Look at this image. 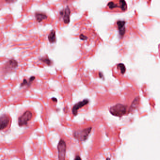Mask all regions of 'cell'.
Masks as SVG:
<instances>
[{"label":"cell","instance_id":"obj_11","mask_svg":"<svg viewBox=\"0 0 160 160\" xmlns=\"http://www.w3.org/2000/svg\"><path fill=\"white\" fill-rule=\"evenodd\" d=\"M35 17L37 20L40 23L43 20L46 19L47 16L46 15L42 13H36L35 14Z\"/></svg>","mask_w":160,"mask_h":160},{"label":"cell","instance_id":"obj_2","mask_svg":"<svg viewBox=\"0 0 160 160\" xmlns=\"http://www.w3.org/2000/svg\"><path fill=\"white\" fill-rule=\"evenodd\" d=\"M92 127H89L82 130L76 131L73 132V136L75 139L80 141H85L89 136L92 131Z\"/></svg>","mask_w":160,"mask_h":160},{"label":"cell","instance_id":"obj_10","mask_svg":"<svg viewBox=\"0 0 160 160\" xmlns=\"http://www.w3.org/2000/svg\"><path fill=\"white\" fill-rule=\"evenodd\" d=\"M125 22L124 21H118L117 23L118 28L120 31V33L121 35H123L125 32Z\"/></svg>","mask_w":160,"mask_h":160},{"label":"cell","instance_id":"obj_9","mask_svg":"<svg viewBox=\"0 0 160 160\" xmlns=\"http://www.w3.org/2000/svg\"><path fill=\"white\" fill-rule=\"evenodd\" d=\"M139 96L137 97L136 98H135V99L133 100V101H132L131 106L130 107V110H129V112L133 111L135 110V109H137V108L138 107V106L139 105Z\"/></svg>","mask_w":160,"mask_h":160},{"label":"cell","instance_id":"obj_8","mask_svg":"<svg viewBox=\"0 0 160 160\" xmlns=\"http://www.w3.org/2000/svg\"><path fill=\"white\" fill-rule=\"evenodd\" d=\"M35 77L34 76L31 77L30 78H29L28 80H27L25 78H24L23 82H22L20 85V87H24L25 86L27 87H29L30 85H31L33 81V80L35 79Z\"/></svg>","mask_w":160,"mask_h":160},{"label":"cell","instance_id":"obj_19","mask_svg":"<svg viewBox=\"0 0 160 160\" xmlns=\"http://www.w3.org/2000/svg\"><path fill=\"white\" fill-rule=\"evenodd\" d=\"M4 130V128L3 127V126H2V125H1V124L0 123V130Z\"/></svg>","mask_w":160,"mask_h":160},{"label":"cell","instance_id":"obj_7","mask_svg":"<svg viewBox=\"0 0 160 160\" xmlns=\"http://www.w3.org/2000/svg\"><path fill=\"white\" fill-rule=\"evenodd\" d=\"M71 11L69 8L67 7L64 10L63 13V19L65 24H68L70 22V15Z\"/></svg>","mask_w":160,"mask_h":160},{"label":"cell","instance_id":"obj_12","mask_svg":"<svg viewBox=\"0 0 160 160\" xmlns=\"http://www.w3.org/2000/svg\"><path fill=\"white\" fill-rule=\"evenodd\" d=\"M48 39L49 42L51 43L55 42L56 41V32L55 30H52L50 32L48 36Z\"/></svg>","mask_w":160,"mask_h":160},{"label":"cell","instance_id":"obj_3","mask_svg":"<svg viewBox=\"0 0 160 160\" xmlns=\"http://www.w3.org/2000/svg\"><path fill=\"white\" fill-rule=\"evenodd\" d=\"M32 118V114L31 111L27 110L20 116L18 119V124L20 126H27L29 121Z\"/></svg>","mask_w":160,"mask_h":160},{"label":"cell","instance_id":"obj_6","mask_svg":"<svg viewBox=\"0 0 160 160\" xmlns=\"http://www.w3.org/2000/svg\"><path fill=\"white\" fill-rule=\"evenodd\" d=\"M18 66V63L17 61L15 60L14 59H11L6 64H5L4 66V69L5 71H11L13 70H14L16 69Z\"/></svg>","mask_w":160,"mask_h":160},{"label":"cell","instance_id":"obj_5","mask_svg":"<svg viewBox=\"0 0 160 160\" xmlns=\"http://www.w3.org/2000/svg\"><path fill=\"white\" fill-rule=\"evenodd\" d=\"M89 100L88 99H84L82 101H79L78 103H76L72 109V114L74 116H76L78 114V111L80 109H81L85 105H86L89 103Z\"/></svg>","mask_w":160,"mask_h":160},{"label":"cell","instance_id":"obj_4","mask_svg":"<svg viewBox=\"0 0 160 160\" xmlns=\"http://www.w3.org/2000/svg\"><path fill=\"white\" fill-rule=\"evenodd\" d=\"M58 152V159L59 160H65L66 151V145L63 139H61L57 146Z\"/></svg>","mask_w":160,"mask_h":160},{"label":"cell","instance_id":"obj_16","mask_svg":"<svg viewBox=\"0 0 160 160\" xmlns=\"http://www.w3.org/2000/svg\"><path fill=\"white\" fill-rule=\"evenodd\" d=\"M87 38L85 37V36H84L83 34H81V36H80V39H83V40H85V39H86Z\"/></svg>","mask_w":160,"mask_h":160},{"label":"cell","instance_id":"obj_15","mask_svg":"<svg viewBox=\"0 0 160 160\" xmlns=\"http://www.w3.org/2000/svg\"><path fill=\"white\" fill-rule=\"evenodd\" d=\"M41 61L44 63L47 64V65H50L52 64V62L47 57H44L41 58Z\"/></svg>","mask_w":160,"mask_h":160},{"label":"cell","instance_id":"obj_17","mask_svg":"<svg viewBox=\"0 0 160 160\" xmlns=\"http://www.w3.org/2000/svg\"><path fill=\"white\" fill-rule=\"evenodd\" d=\"M8 3H13L15 1H16L17 0H5Z\"/></svg>","mask_w":160,"mask_h":160},{"label":"cell","instance_id":"obj_1","mask_svg":"<svg viewBox=\"0 0 160 160\" xmlns=\"http://www.w3.org/2000/svg\"><path fill=\"white\" fill-rule=\"evenodd\" d=\"M127 106L122 104H117L109 109L110 113L116 117H121L127 112Z\"/></svg>","mask_w":160,"mask_h":160},{"label":"cell","instance_id":"obj_18","mask_svg":"<svg viewBox=\"0 0 160 160\" xmlns=\"http://www.w3.org/2000/svg\"><path fill=\"white\" fill-rule=\"evenodd\" d=\"M77 159H78V160H81V158L79 156H77L75 158V160H77Z\"/></svg>","mask_w":160,"mask_h":160},{"label":"cell","instance_id":"obj_13","mask_svg":"<svg viewBox=\"0 0 160 160\" xmlns=\"http://www.w3.org/2000/svg\"><path fill=\"white\" fill-rule=\"evenodd\" d=\"M119 2L120 5V10H121V11H125L127 8V5L126 2L124 0H120Z\"/></svg>","mask_w":160,"mask_h":160},{"label":"cell","instance_id":"obj_14","mask_svg":"<svg viewBox=\"0 0 160 160\" xmlns=\"http://www.w3.org/2000/svg\"><path fill=\"white\" fill-rule=\"evenodd\" d=\"M118 70H119L121 73L122 74H124L126 71V68L125 67V65L123 64H119L118 65Z\"/></svg>","mask_w":160,"mask_h":160}]
</instances>
